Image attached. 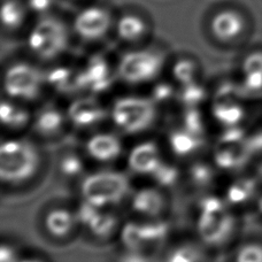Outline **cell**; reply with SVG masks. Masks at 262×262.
I'll list each match as a JSON object with an SVG mask.
<instances>
[{"label":"cell","mask_w":262,"mask_h":262,"mask_svg":"<svg viewBox=\"0 0 262 262\" xmlns=\"http://www.w3.org/2000/svg\"><path fill=\"white\" fill-rule=\"evenodd\" d=\"M43 165V154L34 140L23 137L3 139L0 146V176L8 186L29 183Z\"/></svg>","instance_id":"1"},{"label":"cell","mask_w":262,"mask_h":262,"mask_svg":"<svg viewBox=\"0 0 262 262\" xmlns=\"http://www.w3.org/2000/svg\"><path fill=\"white\" fill-rule=\"evenodd\" d=\"M157 104L151 98L124 96L116 99L110 108V120L119 133L139 135L148 130L157 120Z\"/></svg>","instance_id":"2"},{"label":"cell","mask_w":262,"mask_h":262,"mask_svg":"<svg viewBox=\"0 0 262 262\" xmlns=\"http://www.w3.org/2000/svg\"><path fill=\"white\" fill-rule=\"evenodd\" d=\"M129 179L115 170H99L85 175L82 180L83 200L98 207L111 208L129 196Z\"/></svg>","instance_id":"3"},{"label":"cell","mask_w":262,"mask_h":262,"mask_svg":"<svg viewBox=\"0 0 262 262\" xmlns=\"http://www.w3.org/2000/svg\"><path fill=\"white\" fill-rule=\"evenodd\" d=\"M44 85H46L45 75L29 63H14L4 75L6 97L27 105L38 99Z\"/></svg>","instance_id":"4"},{"label":"cell","mask_w":262,"mask_h":262,"mask_svg":"<svg viewBox=\"0 0 262 262\" xmlns=\"http://www.w3.org/2000/svg\"><path fill=\"white\" fill-rule=\"evenodd\" d=\"M68 44L67 29L53 17L41 18L28 36V46L40 59L52 60L64 52Z\"/></svg>","instance_id":"5"},{"label":"cell","mask_w":262,"mask_h":262,"mask_svg":"<svg viewBox=\"0 0 262 262\" xmlns=\"http://www.w3.org/2000/svg\"><path fill=\"white\" fill-rule=\"evenodd\" d=\"M226 204L217 199H208L200 206L198 230L201 238L210 244H220L231 236L235 221L226 212Z\"/></svg>","instance_id":"6"},{"label":"cell","mask_w":262,"mask_h":262,"mask_svg":"<svg viewBox=\"0 0 262 262\" xmlns=\"http://www.w3.org/2000/svg\"><path fill=\"white\" fill-rule=\"evenodd\" d=\"M163 59L151 51H135L124 55L119 64V75L133 85L149 83L161 73Z\"/></svg>","instance_id":"7"},{"label":"cell","mask_w":262,"mask_h":262,"mask_svg":"<svg viewBox=\"0 0 262 262\" xmlns=\"http://www.w3.org/2000/svg\"><path fill=\"white\" fill-rule=\"evenodd\" d=\"M79 227L99 241L110 239L120 232V219L110 208H102L83 200L76 210Z\"/></svg>","instance_id":"8"},{"label":"cell","mask_w":262,"mask_h":262,"mask_svg":"<svg viewBox=\"0 0 262 262\" xmlns=\"http://www.w3.org/2000/svg\"><path fill=\"white\" fill-rule=\"evenodd\" d=\"M69 124L81 131H96L110 119V111L93 97H79L66 110Z\"/></svg>","instance_id":"9"},{"label":"cell","mask_w":262,"mask_h":262,"mask_svg":"<svg viewBox=\"0 0 262 262\" xmlns=\"http://www.w3.org/2000/svg\"><path fill=\"white\" fill-rule=\"evenodd\" d=\"M168 233L166 223L158 219H149L143 223H130L121 229V238L127 250L146 251L149 246L165 239Z\"/></svg>","instance_id":"10"},{"label":"cell","mask_w":262,"mask_h":262,"mask_svg":"<svg viewBox=\"0 0 262 262\" xmlns=\"http://www.w3.org/2000/svg\"><path fill=\"white\" fill-rule=\"evenodd\" d=\"M123 142L118 135L107 131H96L85 143V156L95 162L108 165L119 160L123 154Z\"/></svg>","instance_id":"11"},{"label":"cell","mask_w":262,"mask_h":262,"mask_svg":"<svg viewBox=\"0 0 262 262\" xmlns=\"http://www.w3.org/2000/svg\"><path fill=\"white\" fill-rule=\"evenodd\" d=\"M69 125L67 112L55 105H44L32 115L31 128L40 138L54 139L61 136Z\"/></svg>","instance_id":"12"},{"label":"cell","mask_w":262,"mask_h":262,"mask_svg":"<svg viewBox=\"0 0 262 262\" xmlns=\"http://www.w3.org/2000/svg\"><path fill=\"white\" fill-rule=\"evenodd\" d=\"M112 18L107 9L91 6L78 14L74 28L76 34L85 40H98L108 32Z\"/></svg>","instance_id":"13"},{"label":"cell","mask_w":262,"mask_h":262,"mask_svg":"<svg viewBox=\"0 0 262 262\" xmlns=\"http://www.w3.org/2000/svg\"><path fill=\"white\" fill-rule=\"evenodd\" d=\"M162 162L161 149L153 142L139 143L129 152V169L138 176L152 177Z\"/></svg>","instance_id":"14"},{"label":"cell","mask_w":262,"mask_h":262,"mask_svg":"<svg viewBox=\"0 0 262 262\" xmlns=\"http://www.w3.org/2000/svg\"><path fill=\"white\" fill-rule=\"evenodd\" d=\"M44 228L53 239L66 241L72 237L79 228L76 210L67 207H54L45 214Z\"/></svg>","instance_id":"15"},{"label":"cell","mask_w":262,"mask_h":262,"mask_svg":"<svg viewBox=\"0 0 262 262\" xmlns=\"http://www.w3.org/2000/svg\"><path fill=\"white\" fill-rule=\"evenodd\" d=\"M130 206L131 209L140 216L159 219L166 212L168 203L162 189L149 186L139 189L131 194Z\"/></svg>","instance_id":"16"},{"label":"cell","mask_w":262,"mask_h":262,"mask_svg":"<svg viewBox=\"0 0 262 262\" xmlns=\"http://www.w3.org/2000/svg\"><path fill=\"white\" fill-rule=\"evenodd\" d=\"M213 35L222 41L241 38L247 29V20L236 9H223L215 14L210 23Z\"/></svg>","instance_id":"17"},{"label":"cell","mask_w":262,"mask_h":262,"mask_svg":"<svg viewBox=\"0 0 262 262\" xmlns=\"http://www.w3.org/2000/svg\"><path fill=\"white\" fill-rule=\"evenodd\" d=\"M83 91H89L92 95L107 90L113 83V74L110 66L102 59H91L86 68L79 72Z\"/></svg>","instance_id":"18"},{"label":"cell","mask_w":262,"mask_h":262,"mask_svg":"<svg viewBox=\"0 0 262 262\" xmlns=\"http://www.w3.org/2000/svg\"><path fill=\"white\" fill-rule=\"evenodd\" d=\"M32 114L28 110L27 104L23 102L5 99L2 102V108H0V119L4 129L9 133H20L28 127H31Z\"/></svg>","instance_id":"19"},{"label":"cell","mask_w":262,"mask_h":262,"mask_svg":"<svg viewBox=\"0 0 262 262\" xmlns=\"http://www.w3.org/2000/svg\"><path fill=\"white\" fill-rule=\"evenodd\" d=\"M45 82L53 90L63 96H73L83 91L81 75L68 68H54L45 74Z\"/></svg>","instance_id":"20"},{"label":"cell","mask_w":262,"mask_h":262,"mask_svg":"<svg viewBox=\"0 0 262 262\" xmlns=\"http://www.w3.org/2000/svg\"><path fill=\"white\" fill-rule=\"evenodd\" d=\"M199 135L183 127L172 131L169 137L170 149L180 158L194 156L203 146Z\"/></svg>","instance_id":"21"},{"label":"cell","mask_w":262,"mask_h":262,"mask_svg":"<svg viewBox=\"0 0 262 262\" xmlns=\"http://www.w3.org/2000/svg\"><path fill=\"white\" fill-rule=\"evenodd\" d=\"M228 203L229 205H246L247 203L253 200L254 198H259L258 185L253 179H238L236 182L229 186L228 189Z\"/></svg>","instance_id":"22"},{"label":"cell","mask_w":262,"mask_h":262,"mask_svg":"<svg viewBox=\"0 0 262 262\" xmlns=\"http://www.w3.org/2000/svg\"><path fill=\"white\" fill-rule=\"evenodd\" d=\"M116 31L121 39L125 41H135L142 38L146 32V25L142 17L134 14H127L120 18L116 25Z\"/></svg>","instance_id":"23"},{"label":"cell","mask_w":262,"mask_h":262,"mask_svg":"<svg viewBox=\"0 0 262 262\" xmlns=\"http://www.w3.org/2000/svg\"><path fill=\"white\" fill-rule=\"evenodd\" d=\"M27 5L21 0H4L2 8L3 26L9 30L20 28L26 20Z\"/></svg>","instance_id":"24"},{"label":"cell","mask_w":262,"mask_h":262,"mask_svg":"<svg viewBox=\"0 0 262 262\" xmlns=\"http://www.w3.org/2000/svg\"><path fill=\"white\" fill-rule=\"evenodd\" d=\"M59 170L66 180L83 179L85 176V161L81 154L67 153L60 159Z\"/></svg>","instance_id":"25"},{"label":"cell","mask_w":262,"mask_h":262,"mask_svg":"<svg viewBox=\"0 0 262 262\" xmlns=\"http://www.w3.org/2000/svg\"><path fill=\"white\" fill-rule=\"evenodd\" d=\"M181 177L180 170L174 163H169L166 162L163 160V162L159 166L156 172L152 175V179L156 183V186L160 189H168V188H172L177 184Z\"/></svg>","instance_id":"26"},{"label":"cell","mask_w":262,"mask_h":262,"mask_svg":"<svg viewBox=\"0 0 262 262\" xmlns=\"http://www.w3.org/2000/svg\"><path fill=\"white\" fill-rule=\"evenodd\" d=\"M214 115L220 122H224L229 127H232L233 124L237 123L243 118V110L237 102H229V101H216L214 106Z\"/></svg>","instance_id":"27"},{"label":"cell","mask_w":262,"mask_h":262,"mask_svg":"<svg viewBox=\"0 0 262 262\" xmlns=\"http://www.w3.org/2000/svg\"><path fill=\"white\" fill-rule=\"evenodd\" d=\"M172 74L177 83H180L181 85H186V84L196 82L195 77L198 74V66L192 60L182 59L174 66Z\"/></svg>","instance_id":"28"},{"label":"cell","mask_w":262,"mask_h":262,"mask_svg":"<svg viewBox=\"0 0 262 262\" xmlns=\"http://www.w3.org/2000/svg\"><path fill=\"white\" fill-rule=\"evenodd\" d=\"M233 262H262V243L246 242L235 251Z\"/></svg>","instance_id":"29"},{"label":"cell","mask_w":262,"mask_h":262,"mask_svg":"<svg viewBox=\"0 0 262 262\" xmlns=\"http://www.w3.org/2000/svg\"><path fill=\"white\" fill-rule=\"evenodd\" d=\"M189 177L192 183L196 186H206L210 184L214 179L213 167L208 163L198 162L194 163L190 169Z\"/></svg>","instance_id":"30"},{"label":"cell","mask_w":262,"mask_h":262,"mask_svg":"<svg viewBox=\"0 0 262 262\" xmlns=\"http://www.w3.org/2000/svg\"><path fill=\"white\" fill-rule=\"evenodd\" d=\"M179 96L181 97V100L184 101L185 104H188L190 108H193L196 102L204 99L205 91L203 86L199 85V83L193 82L183 85L182 91L179 93Z\"/></svg>","instance_id":"31"},{"label":"cell","mask_w":262,"mask_h":262,"mask_svg":"<svg viewBox=\"0 0 262 262\" xmlns=\"http://www.w3.org/2000/svg\"><path fill=\"white\" fill-rule=\"evenodd\" d=\"M199 252L191 245H182L170 252L167 262H199Z\"/></svg>","instance_id":"32"},{"label":"cell","mask_w":262,"mask_h":262,"mask_svg":"<svg viewBox=\"0 0 262 262\" xmlns=\"http://www.w3.org/2000/svg\"><path fill=\"white\" fill-rule=\"evenodd\" d=\"M243 74H262V50H256L247 54L242 63Z\"/></svg>","instance_id":"33"},{"label":"cell","mask_w":262,"mask_h":262,"mask_svg":"<svg viewBox=\"0 0 262 262\" xmlns=\"http://www.w3.org/2000/svg\"><path fill=\"white\" fill-rule=\"evenodd\" d=\"M177 95L175 89L172 88L171 84L168 83H159L154 86L153 90V97L151 99L156 102L157 106L160 104H165V102L169 101L172 97Z\"/></svg>","instance_id":"34"},{"label":"cell","mask_w":262,"mask_h":262,"mask_svg":"<svg viewBox=\"0 0 262 262\" xmlns=\"http://www.w3.org/2000/svg\"><path fill=\"white\" fill-rule=\"evenodd\" d=\"M22 253L12 243L3 242L0 249V262H20Z\"/></svg>","instance_id":"35"},{"label":"cell","mask_w":262,"mask_h":262,"mask_svg":"<svg viewBox=\"0 0 262 262\" xmlns=\"http://www.w3.org/2000/svg\"><path fill=\"white\" fill-rule=\"evenodd\" d=\"M27 7L32 13L43 15L48 13L53 5V0H27Z\"/></svg>","instance_id":"36"},{"label":"cell","mask_w":262,"mask_h":262,"mask_svg":"<svg viewBox=\"0 0 262 262\" xmlns=\"http://www.w3.org/2000/svg\"><path fill=\"white\" fill-rule=\"evenodd\" d=\"M149 256L146 252L137 250H127L121 256V262H149Z\"/></svg>","instance_id":"37"},{"label":"cell","mask_w":262,"mask_h":262,"mask_svg":"<svg viewBox=\"0 0 262 262\" xmlns=\"http://www.w3.org/2000/svg\"><path fill=\"white\" fill-rule=\"evenodd\" d=\"M20 262H49V260L38 254H22Z\"/></svg>","instance_id":"38"},{"label":"cell","mask_w":262,"mask_h":262,"mask_svg":"<svg viewBox=\"0 0 262 262\" xmlns=\"http://www.w3.org/2000/svg\"><path fill=\"white\" fill-rule=\"evenodd\" d=\"M258 207H259V212H260V215H261V217H262V194L259 196L258 198Z\"/></svg>","instance_id":"39"}]
</instances>
